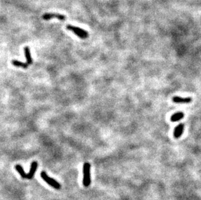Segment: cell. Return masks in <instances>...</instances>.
I'll return each instance as SVG.
<instances>
[{"label": "cell", "mask_w": 201, "mask_h": 200, "mask_svg": "<svg viewBox=\"0 0 201 200\" xmlns=\"http://www.w3.org/2000/svg\"><path fill=\"white\" fill-rule=\"evenodd\" d=\"M184 117V114L182 112H178V113H175L172 115V116L170 117V121L172 122H178L179 120H180Z\"/></svg>", "instance_id": "9"}, {"label": "cell", "mask_w": 201, "mask_h": 200, "mask_svg": "<svg viewBox=\"0 0 201 200\" xmlns=\"http://www.w3.org/2000/svg\"><path fill=\"white\" fill-rule=\"evenodd\" d=\"M37 167H38L37 162H36V161H33V162L31 163V168H30V170L29 172V173L27 174V179H32L34 175L35 174V172L37 171Z\"/></svg>", "instance_id": "6"}, {"label": "cell", "mask_w": 201, "mask_h": 200, "mask_svg": "<svg viewBox=\"0 0 201 200\" xmlns=\"http://www.w3.org/2000/svg\"><path fill=\"white\" fill-rule=\"evenodd\" d=\"M15 168L16 170L18 171V172L19 174H20V175H21V177H22V178H26L27 179V174L25 173V172L24 170V169L22 168V166H20V165H16L15 166Z\"/></svg>", "instance_id": "11"}, {"label": "cell", "mask_w": 201, "mask_h": 200, "mask_svg": "<svg viewBox=\"0 0 201 200\" xmlns=\"http://www.w3.org/2000/svg\"><path fill=\"white\" fill-rule=\"evenodd\" d=\"M12 63L14 66H15L23 68H24V69H26V68L28 67V65H29L27 62H22L16 61V60H13V61H12Z\"/></svg>", "instance_id": "10"}, {"label": "cell", "mask_w": 201, "mask_h": 200, "mask_svg": "<svg viewBox=\"0 0 201 200\" xmlns=\"http://www.w3.org/2000/svg\"><path fill=\"white\" fill-rule=\"evenodd\" d=\"M191 98H181L178 96H175L172 98V101L176 103H189L191 102Z\"/></svg>", "instance_id": "7"}, {"label": "cell", "mask_w": 201, "mask_h": 200, "mask_svg": "<svg viewBox=\"0 0 201 200\" xmlns=\"http://www.w3.org/2000/svg\"><path fill=\"white\" fill-rule=\"evenodd\" d=\"M67 29L69 31H71L74 32V33L77 36L79 37V38H83V39H85L87 38L89 36V34H88V32L86 31H85L84 29H82L81 28H79L78 27L68 25L67 26Z\"/></svg>", "instance_id": "2"}, {"label": "cell", "mask_w": 201, "mask_h": 200, "mask_svg": "<svg viewBox=\"0 0 201 200\" xmlns=\"http://www.w3.org/2000/svg\"><path fill=\"white\" fill-rule=\"evenodd\" d=\"M42 18L45 20H48L52 18H57L59 20H65L66 19V16L64 15H60V14L46 13L42 16Z\"/></svg>", "instance_id": "4"}, {"label": "cell", "mask_w": 201, "mask_h": 200, "mask_svg": "<svg viewBox=\"0 0 201 200\" xmlns=\"http://www.w3.org/2000/svg\"><path fill=\"white\" fill-rule=\"evenodd\" d=\"M184 129V125L183 124H178L177 127H175L174 130V133H173V135H174V137L175 138H179L180 136L182 135Z\"/></svg>", "instance_id": "5"}, {"label": "cell", "mask_w": 201, "mask_h": 200, "mask_svg": "<svg viewBox=\"0 0 201 200\" xmlns=\"http://www.w3.org/2000/svg\"><path fill=\"white\" fill-rule=\"evenodd\" d=\"M24 53L26 58L27 63L28 64H31L33 62V60H32V57L31 55V51H30L29 48L27 47V46L24 48Z\"/></svg>", "instance_id": "8"}, {"label": "cell", "mask_w": 201, "mask_h": 200, "mask_svg": "<svg viewBox=\"0 0 201 200\" xmlns=\"http://www.w3.org/2000/svg\"><path fill=\"white\" fill-rule=\"evenodd\" d=\"M40 176L44 179V181H45L48 185L51 186V187H54V188L57 189V190H59L61 187V185L57 181L52 179V178L51 177H49L48 175L46 174L45 172H41Z\"/></svg>", "instance_id": "3"}, {"label": "cell", "mask_w": 201, "mask_h": 200, "mask_svg": "<svg viewBox=\"0 0 201 200\" xmlns=\"http://www.w3.org/2000/svg\"><path fill=\"white\" fill-rule=\"evenodd\" d=\"M90 164L85 163L83 164V183L85 187H89L90 184Z\"/></svg>", "instance_id": "1"}]
</instances>
